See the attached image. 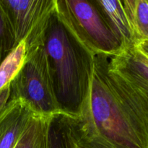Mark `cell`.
<instances>
[{"label":"cell","mask_w":148,"mask_h":148,"mask_svg":"<svg viewBox=\"0 0 148 148\" xmlns=\"http://www.w3.org/2000/svg\"><path fill=\"white\" fill-rule=\"evenodd\" d=\"M77 148H148V104L127 79L96 55L88 92L77 114H63Z\"/></svg>","instance_id":"6da1fadb"},{"label":"cell","mask_w":148,"mask_h":148,"mask_svg":"<svg viewBox=\"0 0 148 148\" xmlns=\"http://www.w3.org/2000/svg\"><path fill=\"white\" fill-rule=\"evenodd\" d=\"M55 95L64 114H77L89 88L94 56L58 19L56 10L44 39Z\"/></svg>","instance_id":"7a4b0ae2"},{"label":"cell","mask_w":148,"mask_h":148,"mask_svg":"<svg viewBox=\"0 0 148 148\" xmlns=\"http://www.w3.org/2000/svg\"><path fill=\"white\" fill-rule=\"evenodd\" d=\"M56 14L75 39L94 56H111L122 51L93 0H56Z\"/></svg>","instance_id":"3957f363"},{"label":"cell","mask_w":148,"mask_h":148,"mask_svg":"<svg viewBox=\"0 0 148 148\" xmlns=\"http://www.w3.org/2000/svg\"><path fill=\"white\" fill-rule=\"evenodd\" d=\"M22 98L38 114H63L58 103L43 46L27 55L23 67L10 85V100Z\"/></svg>","instance_id":"277c9868"},{"label":"cell","mask_w":148,"mask_h":148,"mask_svg":"<svg viewBox=\"0 0 148 148\" xmlns=\"http://www.w3.org/2000/svg\"><path fill=\"white\" fill-rule=\"evenodd\" d=\"M0 7L16 47L24 41L27 55L43 46L56 0H0Z\"/></svg>","instance_id":"5b68a950"},{"label":"cell","mask_w":148,"mask_h":148,"mask_svg":"<svg viewBox=\"0 0 148 148\" xmlns=\"http://www.w3.org/2000/svg\"><path fill=\"white\" fill-rule=\"evenodd\" d=\"M38 115L25 100H10L0 111V148L15 147Z\"/></svg>","instance_id":"8992f818"},{"label":"cell","mask_w":148,"mask_h":148,"mask_svg":"<svg viewBox=\"0 0 148 148\" xmlns=\"http://www.w3.org/2000/svg\"><path fill=\"white\" fill-rule=\"evenodd\" d=\"M109 69L127 79L148 104V56L137 46L108 56Z\"/></svg>","instance_id":"52a82bcc"},{"label":"cell","mask_w":148,"mask_h":148,"mask_svg":"<svg viewBox=\"0 0 148 148\" xmlns=\"http://www.w3.org/2000/svg\"><path fill=\"white\" fill-rule=\"evenodd\" d=\"M106 24L120 42L122 51L137 46L121 0H93Z\"/></svg>","instance_id":"ba28073f"},{"label":"cell","mask_w":148,"mask_h":148,"mask_svg":"<svg viewBox=\"0 0 148 148\" xmlns=\"http://www.w3.org/2000/svg\"><path fill=\"white\" fill-rule=\"evenodd\" d=\"M27 57L25 43L21 42L0 65V111L10 101V85Z\"/></svg>","instance_id":"9c48e42d"},{"label":"cell","mask_w":148,"mask_h":148,"mask_svg":"<svg viewBox=\"0 0 148 148\" xmlns=\"http://www.w3.org/2000/svg\"><path fill=\"white\" fill-rule=\"evenodd\" d=\"M137 45L148 40V0H121Z\"/></svg>","instance_id":"30bf717a"},{"label":"cell","mask_w":148,"mask_h":148,"mask_svg":"<svg viewBox=\"0 0 148 148\" xmlns=\"http://www.w3.org/2000/svg\"><path fill=\"white\" fill-rule=\"evenodd\" d=\"M53 116H36L14 148H49V126Z\"/></svg>","instance_id":"8fae6325"},{"label":"cell","mask_w":148,"mask_h":148,"mask_svg":"<svg viewBox=\"0 0 148 148\" xmlns=\"http://www.w3.org/2000/svg\"><path fill=\"white\" fill-rule=\"evenodd\" d=\"M63 114L54 115L51 120L49 131V148L70 147V140Z\"/></svg>","instance_id":"7c38bea8"},{"label":"cell","mask_w":148,"mask_h":148,"mask_svg":"<svg viewBox=\"0 0 148 148\" xmlns=\"http://www.w3.org/2000/svg\"><path fill=\"white\" fill-rule=\"evenodd\" d=\"M15 48L10 26L0 7V65Z\"/></svg>","instance_id":"4fadbf2b"},{"label":"cell","mask_w":148,"mask_h":148,"mask_svg":"<svg viewBox=\"0 0 148 148\" xmlns=\"http://www.w3.org/2000/svg\"><path fill=\"white\" fill-rule=\"evenodd\" d=\"M137 47L143 52L145 55L148 56V40H145V41L141 42L137 45Z\"/></svg>","instance_id":"5bb4252c"},{"label":"cell","mask_w":148,"mask_h":148,"mask_svg":"<svg viewBox=\"0 0 148 148\" xmlns=\"http://www.w3.org/2000/svg\"><path fill=\"white\" fill-rule=\"evenodd\" d=\"M69 140H70V147H69V148H73V146H72V140H71L70 137H69Z\"/></svg>","instance_id":"9a60e30c"},{"label":"cell","mask_w":148,"mask_h":148,"mask_svg":"<svg viewBox=\"0 0 148 148\" xmlns=\"http://www.w3.org/2000/svg\"><path fill=\"white\" fill-rule=\"evenodd\" d=\"M72 146H73V148H77V147H76V146H75V145L74 144V143H73V142H72Z\"/></svg>","instance_id":"2e32d148"}]
</instances>
